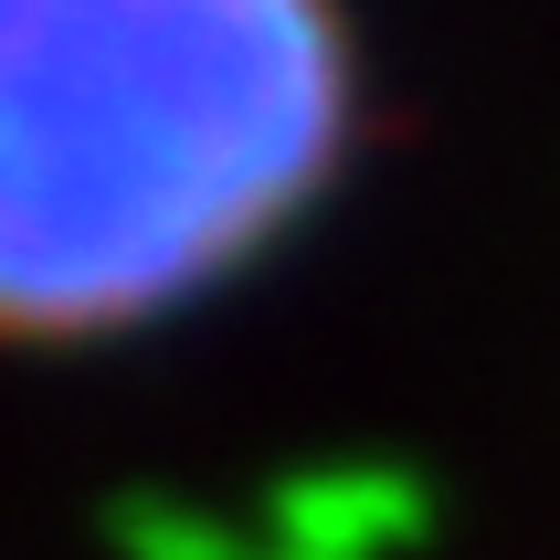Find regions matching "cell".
<instances>
[{"instance_id": "cell-1", "label": "cell", "mask_w": 560, "mask_h": 560, "mask_svg": "<svg viewBox=\"0 0 560 560\" xmlns=\"http://www.w3.org/2000/svg\"><path fill=\"white\" fill-rule=\"evenodd\" d=\"M360 117L349 0H0V349H95L254 276Z\"/></svg>"}]
</instances>
